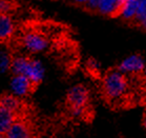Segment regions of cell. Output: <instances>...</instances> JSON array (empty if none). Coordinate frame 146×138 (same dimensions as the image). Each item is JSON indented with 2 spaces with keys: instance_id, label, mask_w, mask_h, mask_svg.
<instances>
[{
  "instance_id": "6da1fadb",
  "label": "cell",
  "mask_w": 146,
  "mask_h": 138,
  "mask_svg": "<svg viewBox=\"0 0 146 138\" xmlns=\"http://www.w3.org/2000/svg\"><path fill=\"white\" fill-rule=\"evenodd\" d=\"M128 89V80L125 74L117 70H110L102 79L103 96L107 101H116L126 94Z\"/></svg>"
},
{
  "instance_id": "7a4b0ae2",
  "label": "cell",
  "mask_w": 146,
  "mask_h": 138,
  "mask_svg": "<svg viewBox=\"0 0 146 138\" xmlns=\"http://www.w3.org/2000/svg\"><path fill=\"white\" fill-rule=\"evenodd\" d=\"M90 90L83 84H76L70 88L65 96V105L74 116L83 115L87 105H90Z\"/></svg>"
},
{
  "instance_id": "3957f363",
  "label": "cell",
  "mask_w": 146,
  "mask_h": 138,
  "mask_svg": "<svg viewBox=\"0 0 146 138\" xmlns=\"http://www.w3.org/2000/svg\"><path fill=\"white\" fill-rule=\"evenodd\" d=\"M4 138H40L39 129L32 114L29 113L18 118L4 135Z\"/></svg>"
},
{
  "instance_id": "277c9868",
  "label": "cell",
  "mask_w": 146,
  "mask_h": 138,
  "mask_svg": "<svg viewBox=\"0 0 146 138\" xmlns=\"http://www.w3.org/2000/svg\"><path fill=\"white\" fill-rule=\"evenodd\" d=\"M22 45L31 53H40L48 47V40L44 34L32 30L24 33Z\"/></svg>"
},
{
  "instance_id": "5b68a950",
  "label": "cell",
  "mask_w": 146,
  "mask_h": 138,
  "mask_svg": "<svg viewBox=\"0 0 146 138\" xmlns=\"http://www.w3.org/2000/svg\"><path fill=\"white\" fill-rule=\"evenodd\" d=\"M145 69V62L143 58L140 55H133L124 60L119 64L118 70L123 74H133L140 75L144 73Z\"/></svg>"
},
{
  "instance_id": "8992f818",
  "label": "cell",
  "mask_w": 146,
  "mask_h": 138,
  "mask_svg": "<svg viewBox=\"0 0 146 138\" xmlns=\"http://www.w3.org/2000/svg\"><path fill=\"white\" fill-rule=\"evenodd\" d=\"M11 84H12V89L15 95L20 98L33 94L37 90L36 87L25 76H14Z\"/></svg>"
},
{
  "instance_id": "52a82bcc",
  "label": "cell",
  "mask_w": 146,
  "mask_h": 138,
  "mask_svg": "<svg viewBox=\"0 0 146 138\" xmlns=\"http://www.w3.org/2000/svg\"><path fill=\"white\" fill-rule=\"evenodd\" d=\"M124 1L121 0H100L97 13L110 18H118L121 16Z\"/></svg>"
},
{
  "instance_id": "ba28073f",
  "label": "cell",
  "mask_w": 146,
  "mask_h": 138,
  "mask_svg": "<svg viewBox=\"0 0 146 138\" xmlns=\"http://www.w3.org/2000/svg\"><path fill=\"white\" fill-rule=\"evenodd\" d=\"M15 34V24L12 15L0 14V43H7Z\"/></svg>"
},
{
  "instance_id": "9c48e42d",
  "label": "cell",
  "mask_w": 146,
  "mask_h": 138,
  "mask_svg": "<svg viewBox=\"0 0 146 138\" xmlns=\"http://www.w3.org/2000/svg\"><path fill=\"white\" fill-rule=\"evenodd\" d=\"M32 60L33 58H31L30 56H24V55L15 56L10 61L11 72L13 73L14 76H25L32 63Z\"/></svg>"
},
{
  "instance_id": "30bf717a",
  "label": "cell",
  "mask_w": 146,
  "mask_h": 138,
  "mask_svg": "<svg viewBox=\"0 0 146 138\" xmlns=\"http://www.w3.org/2000/svg\"><path fill=\"white\" fill-rule=\"evenodd\" d=\"M43 75H44V70L42 64L40 63L38 60H36V59H33L30 67H29V71H27V75H25V77L29 78V80L38 89L40 83L42 82Z\"/></svg>"
},
{
  "instance_id": "8fae6325",
  "label": "cell",
  "mask_w": 146,
  "mask_h": 138,
  "mask_svg": "<svg viewBox=\"0 0 146 138\" xmlns=\"http://www.w3.org/2000/svg\"><path fill=\"white\" fill-rule=\"evenodd\" d=\"M139 3L140 1H137V0H125L124 4H123L122 12H121V16L120 17H122L124 20L130 21L133 23V19L136 17Z\"/></svg>"
},
{
  "instance_id": "7c38bea8",
  "label": "cell",
  "mask_w": 146,
  "mask_h": 138,
  "mask_svg": "<svg viewBox=\"0 0 146 138\" xmlns=\"http://www.w3.org/2000/svg\"><path fill=\"white\" fill-rule=\"evenodd\" d=\"M145 17H146V0H144V1H140L138 10H137L136 17H135V19H133L131 24L139 27L140 24H141V22L145 19Z\"/></svg>"
},
{
  "instance_id": "4fadbf2b",
  "label": "cell",
  "mask_w": 146,
  "mask_h": 138,
  "mask_svg": "<svg viewBox=\"0 0 146 138\" xmlns=\"http://www.w3.org/2000/svg\"><path fill=\"white\" fill-rule=\"evenodd\" d=\"M17 3L14 1H0V14L4 15H12L16 10Z\"/></svg>"
},
{
  "instance_id": "5bb4252c",
  "label": "cell",
  "mask_w": 146,
  "mask_h": 138,
  "mask_svg": "<svg viewBox=\"0 0 146 138\" xmlns=\"http://www.w3.org/2000/svg\"><path fill=\"white\" fill-rule=\"evenodd\" d=\"M99 1L100 0H90V1H78V2L81 3V7L87 12L97 13L98 7H99Z\"/></svg>"
},
{
  "instance_id": "9a60e30c",
  "label": "cell",
  "mask_w": 146,
  "mask_h": 138,
  "mask_svg": "<svg viewBox=\"0 0 146 138\" xmlns=\"http://www.w3.org/2000/svg\"><path fill=\"white\" fill-rule=\"evenodd\" d=\"M139 27H141V29H143V30L146 31V17H145V19L141 22V24L139 25Z\"/></svg>"
},
{
  "instance_id": "2e32d148",
  "label": "cell",
  "mask_w": 146,
  "mask_h": 138,
  "mask_svg": "<svg viewBox=\"0 0 146 138\" xmlns=\"http://www.w3.org/2000/svg\"><path fill=\"white\" fill-rule=\"evenodd\" d=\"M142 125L146 129V113L143 115V119H142Z\"/></svg>"
},
{
  "instance_id": "e0dca14e",
  "label": "cell",
  "mask_w": 146,
  "mask_h": 138,
  "mask_svg": "<svg viewBox=\"0 0 146 138\" xmlns=\"http://www.w3.org/2000/svg\"><path fill=\"white\" fill-rule=\"evenodd\" d=\"M143 74H144V76H145V78H146V63H145V69H144V73H143Z\"/></svg>"
}]
</instances>
